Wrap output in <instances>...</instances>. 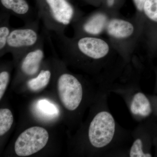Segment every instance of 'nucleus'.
Returning <instances> with one entry per match:
<instances>
[{"label":"nucleus","mask_w":157,"mask_h":157,"mask_svg":"<svg viewBox=\"0 0 157 157\" xmlns=\"http://www.w3.org/2000/svg\"><path fill=\"white\" fill-rule=\"evenodd\" d=\"M115 130V121L111 114L106 111L99 113L90 124V142L97 148L107 146L112 140Z\"/></svg>","instance_id":"obj_1"},{"label":"nucleus","mask_w":157,"mask_h":157,"mask_svg":"<svg viewBox=\"0 0 157 157\" xmlns=\"http://www.w3.org/2000/svg\"><path fill=\"white\" fill-rule=\"evenodd\" d=\"M48 138V132L44 128L37 126L29 128L21 133L15 141V153L21 157L31 155L44 148Z\"/></svg>","instance_id":"obj_2"},{"label":"nucleus","mask_w":157,"mask_h":157,"mask_svg":"<svg viewBox=\"0 0 157 157\" xmlns=\"http://www.w3.org/2000/svg\"><path fill=\"white\" fill-rule=\"evenodd\" d=\"M57 89L64 107L70 111L77 109L82 98V86L77 78L69 73L62 74L58 79Z\"/></svg>","instance_id":"obj_3"},{"label":"nucleus","mask_w":157,"mask_h":157,"mask_svg":"<svg viewBox=\"0 0 157 157\" xmlns=\"http://www.w3.org/2000/svg\"><path fill=\"white\" fill-rule=\"evenodd\" d=\"M48 7V13L44 18L59 25H67L74 14L73 7L66 0H45Z\"/></svg>","instance_id":"obj_4"},{"label":"nucleus","mask_w":157,"mask_h":157,"mask_svg":"<svg viewBox=\"0 0 157 157\" xmlns=\"http://www.w3.org/2000/svg\"><path fill=\"white\" fill-rule=\"evenodd\" d=\"M38 40V33L33 29H16L11 31L7 47L13 50L27 49L35 45Z\"/></svg>","instance_id":"obj_5"},{"label":"nucleus","mask_w":157,"mask_h":157,"mask_svg":"<svg viewBox=\"0 0 157 157\" xmlns=\"http://www.w3.org/2000/svg\"><path fill=\"white\" fill-rule=\"evenodd\" d=\"M78 49L85 55L94 59H100L106 56L109 50L107 42L94 37H84L78 40Z\"/></svg>","instance_id":"obj_6"},{"label":"nucleus","mask_w":157,"mask_h":157,"mask_svg":"<svg viewBox=\"0 0 157 157\" xmlns=\"http://www.w3.org/2000/svg\"><path fill=\"white\" fill-rule=\"evenodd\" d=\"M43 50L40 48L33 49L26 54L21 63V71L27 76H33L38 73L44 58Z\"/></svg>","instance_id":"obj_7"},{"label":"nucleus","mask_w":157,"mask_h":157,"mask_svg":"<svg viewBox=\"0 0 157 157\" xmlns=\"http://www.w3.org/2000/svg\"><path fill=\"white\" fill-rule=\"evenodd\" d=\"M107 29L109 35L120 39L130 36L133 34L134 30L132 24L120 19L110 21L107 24Z\"/></svg>","instance_id":"obj_8"},{"label":"nucleus","mask_w":157,"mask_h":157,"mask_svg":"<svg viewBox=\"0 0 157 157\" xmlns=\"http://www.w3.org/2000/svg\"><path fill=\"white\" fill-rule=\"evenodd\" d=\"M131 110L135 115L147 117L150 115L151 109L148 99L143 94L138 93L134 96L131 105Z\"/></svg>","instance_id":"obj_9"},{"label":"nucleus","mask_w":157,"mask_h":157,"mask_svg":"<svg viewBox=\"0 0 157 157\" xmlns=\"http://www.w3.org/2000/svg\"><path fill=\"white\" fill-rule=\"evenodd\" d=\"M35 110L38 115L43 119L51 120L58 117L59 109L56 105L47 99H40L35 104Z\"/></svg>","instance_id":"obj_10"},{"label":"nucleus","mask_w":157,"mask_h":157,"mask_svg":"<svg viewBox=\"0 0 157 157\" xmlns=\"http://www.w3.org/2000/svg\"><path fill=\"white\" fill-rule=\"evenodd\" d=\"M107 19L106 15L98 13L93 15L85 23L83 29L87 33L97 35L103 32L107 26Z\"/></svg>","instance_id":"obj_11"},{"label":"nucleus","mask_w":157,"mask_h":157,"mask_svg":"<svg viewBox=\"0 0 157 157\" xmlns=\"http://www.w3.org/2000/svg\"><path fill=\"white\" fill-rule=\"evenodd\" d=\"M51 73L48 70H42L38 76L29 80L27 86L31 90L38 91L48 85L50 81Z\"/></svg>","instance_id":"obj_12"},{"label":"nucleus","mask_w":157,"mask_h":157,"mask_svg":"<svg viewBox=\"0 0 157 157\" xmlns=\"http://www.w3.org/2000/svg\"><path fill=\"white\" fill-rule=\"evenodd\" d=\"M2 6L18 15H25L29 7L25 0H1Z\"/></svg>","instance_id":"obj_13"},{"label":"nucleus","mask_w":157,"mask_h":157,"mask_svg":"<svg viewBox=\"0 0 157 157\" xmlns=\"http://www.w3.org/2000/svg\"><path fill=\"white\" fill-rule=\"evenodd\" d=\"M13 116L7 108L0 109V135L3 136L11 128L13 123Z\"/></svg>","instance_id":"obj_14"},{"label":"nucleus","mask_w":157,"mask_h":157,"mask_svg":"<svg viewBox=\"0 0 157 157\" xmlns=\"http://www.w3.org/2000/svg\"><path fill=\"white\" fill-rule=\"evenodd\" d=\"M143 10L148 18L157 22V0H145Z\"/></svg>","instance_id":"obj_15"},{"label":"nucleus","mask_w":157,"mask_h":157,"mask_svg":"<svg viewBox=\"0 0 157 157\" xmlns=\"http://www.w3.org/2000/svg\"><path fill=\"white\" fill-rule=\"evenodd\" d=\"M130 156L131 157H151L149 154H144L142 151V141L137 139L135 141L131 147Z\"/></svg>","instance_id":"obj_16"},{"label":"nucleus","mask_w":157,"mask_h":157,"mask_svg":"<svg viewBox=\"0 0 157 157\" xmlns=\"http://www.w3.org/2000/svg\"><path fill=\"white\" fill-rule=\"evenodd\" d=\"M11 31L7 25L1 26L0 28V50L3 51L7 47L8 38Z\"/></svg>","instance_id":"obj_17"},{"label":"nucleus","mask_w":157,"mask_h":157,"mask_svg":"<svg viewBox=\"0 0 157 157\" xmlns=\"http://www.w3.org/2000/svg\"><path fill=\"white\" fill-rule=\"evenodd\" d=\"M10 76L9 72L4 71L0 73V100H2L9 84Z\"/></svg>","instance_id":"obj_18"},{"label":"nucleus","mask_w":157,"mask_h":157,"mask_svg":"<svg viewBox=\"0 0 157 157\" xmlns=\"http://www.w3.org/2000/svg\"><path fill=\"white\" fill-rule=\"evenodd\" d=\"M133 1L136 8L139 11H142L143 10L145 0H133Z\"/></svg>","instance_id":"obj_19"},{"label":"nucleus","mask_w":157,"mask_h":157,"mask_svg":"<svg viewBox=\"0 0 157 157\" xmlns=\"http://www.w3.org/2000/svg\"><path fill=\"white\" fill-rule=\"evenodd\" d=\"M115 0H107V5L109 7H111L113 6Z\"/></svg>","instance_id":"obj_20"}]
</instances>
